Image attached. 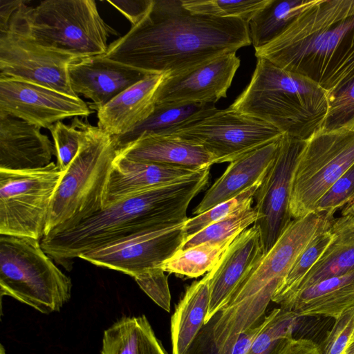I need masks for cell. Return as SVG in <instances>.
I'll return each mask as SVG.
<instances>
[{
	"instance_id": "obj_17",
	"label": "cell",
	"mask_w": 354,
	"mask_h": 354,
	"mask_svg": "<svg viewBox=\"0 0 354 354\" xmlns=\"http://www.w3.org/2000/svg\"><path fill=\"white\" fill-rule=\"evenodd\" d=\"M148 75L104 55L77 60L68 68L73 91L91 100L90 108L96 111Z\"/></svg>"
},
{
	"instance_id": "obj_6",
	"label": "cell",
	"mask_w": 354,
	"mask_h": 354,
	"mask_svg": "<svg viewBox=\"0 0 354 354\" xmlns=\"http://www.w3.org/2000/svg\"><path fill=\"white\" fill-rule=\"evenodd\" d=\"M9 25L37 44L77 59L104 55L108 37L116 34L102 19L93 0H47L35 8L24 3Z\"/></svg>"
},
{
	"instance_id": "obj_26",
	"label": "cell",
	"mask_w": 354,
	"mask_h": 354,
	"mask_svg": "<svg viewBox=\"0 0 354 354\" xmlns=\"http://www.w3.org/2000/svg\"><path fill=\"white\" fill-rule=\"evenodd\" d=\"M208 272L189 286L171 318L172 354H185L203 325L209 304Z\"/></svg>"
},
{
	"instance_id": "obj_9",
	"label": "cell",
	"mask_w": 354,
	"mask_h": 354,
	"mask_svg": "<svg viewBox=\"0 0 354 354\" xmlns=\"http://www.w3.org/2000/svg\"><path fill=\"white\" fill-rule=\"evenodd\" d=\"M62 174L54 162L32 169H0V234L42 239Z\"/></svg>"
},
{
	"instance_id": "obj_30",
	"label": "cell",
	"mask_w": 354,
	"mask_h": 354,
	"mask_svg": "<svg viewBox=\"0 0 354 354\" xmlns=\"http://www.w3.org/2000/svg\"><path fill=\"white\" fill-rule=\"evenodd\" d=\"M330 226L331 224L319 234L299 256L276 290L272 301L282 306L291 299L301 280L332 241L333 233Z\"/></svg>"
},
{
	"instance_id": "obj_38",
	"label": "cell",
	"mask_w": 354,
	"mask_h": 354,
	"mask_svg": "<svg viewBox=\"0 0 354 354\" xmlns=\"http://www.w3.org/2000/svg\"><path fill=\"white\" fill-rule=\"evenodd\" d=\"M160 267L145 270L133 277L140 288L167 312L171 309V294L168 275Z\"/></svg>"
},
{
	"instance_id": "obj_31",
	"label": "cell",
	"mask_w": 354,
	"mask_h": 354,
	"mask_svg": "<svg viewBox=\"0 0 354 354\" xmlns=\"http://www.w3.org/2000/svg\"><path fill=\"white\" fill-rule=\"evenodd\" d=\"M257 218V212L249 205L208 225L200 232L187 236L180 248L185 250L190 247L208 241H221L238 235Z\"/></svg>"
},
{
	"instance_id": "obj_41",
	"label": "cell",
	"mask_w": 354,
	"mask_h": 354,
	"mask_svg": "<svg viewBox=\"0 0 354 354\" xmlns=\"http://www.w3.org/2000/svg\"><path fill=\"white\" fill-rule=\"evenodd\" d=\"M274 308L267 316H263L256 324L244 330L238 337L232 354H247L259 333L266 327L277 313Z\"/></svg>"
},
{
	"instance_id": "obj_16",
	"label": "cell",
	"mask_w": 354,
	"mask_h": 354,
	"mask_svg": "<svg viewBox=\"0 0 354 354\" xmlns=\"http://www.w3.org/2000/svg\"><path fill=\"white\" fill-rule=\"evenodd\" d=\"M264 255L260 232L255 225L235 237L208 272L210 297L205 324L226 305Z\"/></svg>"
},
{
	"instance_id": "obj_24",
	"label": "cell",
	"mask_w": 354,
	"mask_h": 354,
	"mask_svg": "<svg viewBox=\"0 0 354 354\" xmlns=\"http://www.w3.org/2000/svg\"><path fill=\"white\" fill-rule=\"evenodd\" d=\"M330 228L333 233L332 241L301 280L291 299L317 282L354 270V216L341 215L333 218Z\"/></svg>"
},
{
	"instance_id": "obj_46",
	"label": "cell",
	"mask_w": 354,
	"mask_h": 354,
	"mask_svg": "<svg viewBox=\"0 0 354 354\" xmlns=\"http://www.w3.org/2000/svg\"><path fill=\"white\" fill-rule=\"evenodd\" d=\"M344 129H350V130H354V122L349 127H348L347 128H344Z\"/></svg>"
},
{
	"instance_id": "obj_27",
	"label": "cell",
	"mask_w": 354,
	"mask_h": 354,
	"mask_svg": "<svg viewBox=\"0 0 354 354\" xmlns=\"http://www.w3.org/2000/svg\"><path fill=\"white\" fill-rule=\"evenodd\" d=\"M102 354H167L145 315L123 317L104 332Z\"/></svg>"
},
{
	"instance_id": "obj_39",
	"label": "cell",
	"mask_w": 354,
	"mask_h": 354,
	"mask_svg": "<svg viewBox=\"0 0 354 354\" xmlns=\"http://www.w3.org/2000/svg\"><path fill=\"white\" fill-rule=\"evenodd\" d=\"M354 335V306L346 310L335 319L333 326L325 338L320 354H344Z\"/></svg>"
},
{
	"instance_id": "obj_42",
	"label": "cell",
	"mask_w": 354,
	"mask_h": 354,
	"mask_svg": "<svg viewBox=\"0 0 354 354\" xmlns=\"http://www.w3.org/2000/svg\"><path fill=\"white\" fill-rule=\"evenodd\" d=\"M277 354H320L319 346L307 339H287Z\"/></svg>"
},
{
	"instance_id": "obj_44",
	"label": "cell",
	"mask_w": 354,
	"mask_h": 354,
	"mask_svg": "<svg viewBox=\"0 0 354 354\" xmlns=\"http://www.w3.org/2000/svg\"><path fill=\"white\" fill-rule=\"evenodd\" d=\"M341 215H351L354 216V192L346 205L341 209Z\"/></svg>"
},
{
	"instance_id": "obj_11",
	"label": "cell",
	"mask_w": 354,
	"mask_h": 354,
	"mask_svg": "<svg viewBox=\"0 0 354 354\" xmlns=\"http://www.w3.org/2000/svg\"><path fill=\"white\" fill-rule=\"evenodd\" d=\"M76 57L44 47L15 26L0 33V75L47 87L68 95L69 66Z\"/></svg>"
},
{
	"instance_id": "obj_33",
	"label": "cell",
	"mask_w": 354,
	"mask_h": 354,
	"mask_svg": "<svg viewBox=\"0 0 354 354\" xmlns=\"http://www.w3.org/2000/svg\"><path fill=\"white\" fill-rule=\"evenodd\" d=\"M48 129L53 139L56 165L62 172H64L77 156L85 138V122L76 117L71 125L59 121Z\"/></svg>"
},
{
	"instance_id": "obj_20",
	"label": "cell",
	"mask_w": 354,
	"mask_h": 354,
	"mask_svg": "<svg viewBox=\"0 0 354 354\" xmlns=\"http://www.w3.org/2000/svg\"><path fill=\"white\" fill-rule=\"evenodd\" d=\"M198 171L115 157L106 182L103 209L149 189L170 183Z\"/></svg>"
},
{
	"instance_id": "obj_37",
	"label": "cell",
	"mask_w": 354,
	"mask_h": 354,
	"mask_svg": "<svg viewBox=\"0 0 354 354\" xmlns=\"http://www.w3.org/2000/svg\"><path fill=\"white\" fill-rule=\"evenodd\" d=\"M354 192V165L342 175L318 201L315 211L334 216L342 209Z\"/></svg>"
},
{
	"instance_id": "obj_28",
	"label": "cell",
	"mask_w": 354,
	"mask_h": 354,
	"mask_svg": "<svg viewBox=\"0 0 354 354\" xmlns=\"http://www.w3.org/2000/svg\"><path fill=\"white\" fill-rule=\"evenodd\" d=\"M316 0H268L248 23L251 44L262 48L281 35Z\"/></svg>"
},
{
	"instance_id": "obj_43",
	"label": "cell",
	"mask_w": 354,
	"mask_h": 354,
	"mask_svg": "<svg viewBox=\"0 0 354 354\" xmlns=\"http://www.w3.org/2000/svg\"><path fill=\"white\" fill-rule=\"evenodd\" d=\"M24 3L23 0H0V33L8 30L12 17Z\"/></svg>"
},
{
	"instance_id": "obj_10",
	"label": "cell",
	"mask_w": 354,
	"mask_h": 354,
	"mask_svg": "<svg viewBox=\"0 0 354 354\" xmlns=\"http://www.w3.org/2000/svg\"><path fill=\"white\" fill-rule=\"evenodd\" d=\"M284 133L271 124L228 107L169 135L204 147L215 163L231 162Z\"/></svg>"
},
{
	"instance_id": "obj_36",
	"label": "cell",
	"mask_w": 354,
	"mask_h": 354,
	"mask_svg": "<svg viewBox=\"0 0 354 354\" xmlns=\"http://www.w3.org/2000/svg\"><path fill=\"white\" fill-rule=\"evenodd\" d=\"M299 317L292 311L279 308L273 319L257 336L247 354H259L282 339L293 337Z\"/></svg>"
},
{
	"instance_id": "obj_1",
	"label": "cell",
	"mask_w": 354,
	"mask_h": 354,
	"mask_svg": "<svg viewBox=\"0 0 354 354\" xmlns=\"http://www.w3.org/2000/svg\"><path fill=\"white\" fill-rule=\"evenodd\" d=\"M251 45L248 24L194 13L182 0H153L143 19L104 57L147 74L177 75Z\"/></svg>"
},
{
	"instance_id": "obj_23",
	"label": "cell",
	"mask_w": 354,
	"mask_h": 354,
	"mask_svg": "<svg viewBox=\"0 0 354 354\" xmlns=\"http://www.w3.org/2000/svg\"><path fill=\"white\" fill-rule=\"evenodd\" d=\"M354 306V270L317 282L298 292L282 310L299 317L325 316L337 319Z\"/></svg>"
},
{
	"instance_id": "obj_4",
	"label": "cell",
	"mask_w": 354,
	"mask_h": 354,
	"mask_svg": "<svg viewBox=\"0 0 354 354\" xmlns=\"http://www.w3.org/2000/svg\"><path fill=\"white\" fill-rule=\"evenodd\" d=\"M230 108L306 140L323 129L328 94L308 77L257 58L250 83Z\"/></svg>"
},
{
	"instance_id": "obj_7",
	"label": "cell",
	"mask_w": 354,
	"mask_h": 354,
	"mask_svg": "<svg viewBox=\"0 0 354 354\" xmlns=\"http://www.w3.org/2000/svg\"><path fill=\"white\" fill-rule=\"evenodd\" d=\"M72 281L34 238L0 234V292L44 314L59 311Z\"/></svg>"
},
{
	"instance_id": "obj_32",
	"label": "cell",
	"mask_w": 354,
	"mask_h": 354,
	"mask_svg": "<svg viewBox=\"0 0 354 354\" xmlns=\"http://www.w3.org/2000/svg\"><path fill=\"white\" fill-rule=\"evenodd\" d=\"M183 6L194 13L223 18L240 19L246 23L268 0H182Z\"/></svg>"
},
{
	"instance_id": "obj_25",
	"label": "cell",
	"mask_w": 354,
	"mask_h": 354,
	"mask_svg": "<svg viewBox=\"0 0 354 354\" xmlns=\"http://www.w3.org/2000/svg\"><path fill=\"white\" fill-rule=\"evenodd\" d=\"M217 109L214 104H156L151 114L129 132L112 136L117 151L138 139L147 136H167Z\"/></svg>"
},
{
	"instance_id": "obj_5",
	"label": "cell",
	"mask_w": 354,
	"mask_h": 354,
	"mask_svg": "<svg viewBox=\"0 0 354 354\" xmlns=\"http://www.w3.org/2000/svg\"><path fill=\"white\" fill-rule=\"evenodd\" d=\"M85 130L54 193L44 236L71 229L103 209L104 189L118 151L112 136L100 127L85 123Z\"/></svg>"
},
{
	"instance_id": "obj_2",
	"label": "cell",
	"mask_w": 354,
	"mask_h": 354,
	"mask_svg": "<svg viewBox=\"0 0 354 354\" xmlns=\"http://www.w3.org/2000/svg\"><path fill=\"white\" fill-rule=\"evenodd\" d=\"M255 56L333 94L354 78V0H316Z\"/></svg>"
},
{
	"instance_id": "obj_29",
	"label": "cell",
	"mask_w": 354,
	"mask_h": 354,
	"mask_svg": "<svg viewBox=\"0 0 354 354\" xmlns=\"http://www.w3.org/2000/svg\"><path fill=\"white\" fill-rule=\"evenodd\" d=\"M226 240L205 242L189 248L180 249L160 268L165 272L190 278L209 272L236 236Z\"/></svg>"
},
{
	"instance_id": "obj_13",
	"label": "cell",
	"mask_w": 354,
	"mask_h": 354,
	"mask_svg": "<svg viewBox=\"0 0 354 354\" xmlns=\"http://www.w3.org/2000/svg\"><path fill=\"white\" fill-rule=\"evenodd\" d=\"M305 140L283 134L275 158L255 192L254 208L265 254L274 246L292 218L290 212L291 182Z\"/></svg>"
},
{
	"instance_id": "obj_35",
	"label": "cell",
	"mask_w": 354,
	"mask_h": 354,
	"mask_svg": "<svg viewBox=\"0 0 354 354\" xmlns=\"http://www.w3.org/2000/svg\"><path fill=\"white\" fill-rule=\"evenodd\" d=\"M354 122V78L328 96L324 130L347 128Z\"/></svg>"
},
{
	"instance_id": "obj_47",
	"label": "cell",
	"mask_w": 354,
	"mask_h": 354,
	"mask_svg": "<svg viewBox=\"0 0 354 354\" xmlns=\"http://www.w3.org/2000/svg\"><path fill=\"white\" fill-rule=\"evenodd\" d=\"M0 354H6L5 350L2 345H1V350H0Z\"/></svg>"
},
{
	"instance_id": "obj_18",
	"label": "cell",
	"mask_w": 354,
	"mask_h": 354,
	"mask_svg": "<svg viewBox=\"0 0 354 354\" xmlns=\"http://www.w3.org/2000/svg\"><path fill=\"white\" fill-rule=\"evenodd\" d=\"M53 156L54 143L39 127L0 113V169L41 168L51 162Z\"/></svg>"
},
{
	"instance_id": "obj_40",
	"label": "cell",
	"mask_w": 354,
	"mask_h": 354,
	"mask_svg": "<svg viewBox=\"0 0 354 354\" xmlns=\"http://www.w3.org/2000/svg\"><path fill=\"white\" fill-rule=\"evenodd\" d=\"M107 2L120 12L130 21L131 26H135L148 13L153 0H122Z\"/></svg>"
},
{
	"instance_id": "obj_14",
	"label": "cell",
	"mask_w": 354,
	"mask_h": 354,
	"mask_svg": "<svg viewBox=\"0 0 354 354\" xmlns=\"http://www.w3.org/2000/svg\"><path fill=\"white\" fill-rule=\"evenodd\" d=\"M93 111L79 97L0 75V113L48 129L66 118L88 117Z\"/></svg>"
},
{
	"instance_id": "obj_19",
	"label": "cell",
	"mask_w": 354,
	"mask_h": 354,
	"mask_svg": "<svg viewBox=\"0 0 354 354\" xmlns=\"http://www.w3.org/2000/svg\"><path fill=\"white\" fill-rule=\"evenodd\" d=\"M281 138L230 162L225 172L206 192L193 213L201 214L237 196L261 181L277 156Z\"/></svg>"
},
{
	"instance_id": "obj_34",
	"label": "cell",
	"mask_w": 354,
	"mask_h": 354,
	"mask_svg": "<svg viewBox=\"0 0 354 354\" xmlns=\"http://www.w3.org/2000/svg\"><path fill=\"white\" fill-rule=\"evenodd\" d=\"M262 180L237 196L220 203L194 217L188 218L185 223L186 238L200 232L216 221L249 205H252L254 202L255 192L261 183Z\"/></svg>"
},
{
	"instance_id": "obj_12",
	"label": "cell",
	"mask_w": 354,
	"mask_h": 354,
	"mask_svg": "<svg viewBox=\"0 0 354 354\" xmlns=\"http://www.w3.org/2000/svg\"><path fill=\"white\" fill-rule=\"evenodd\" d=\"M185 222L137 232L88 251L79 258L134 277L160 267L182 248L186 239Z\"/></svg>"
},
{
	"instance_id": "obj_15",
	"label": "cell",
	"mask_w": 354,
	"mask_h": 354,
	"mask_svg": "<svg viewBox=\"0 0 354 354\" xmlns=\"http://www.w3.org/2000/svg\"><path fill=\"white\" fill-rule=\"evenodd\" d=\"M240 63L236 53H230L192 70L166 75L158 88L156 104H214L226 97Z\"/></svg>"
},
{
	"instance_id": "obj_3",
	"label": "cell",
	"mask_w": 354,
	"mask_h": 354,
	"mask_svg": "<svg viewBox=\"0 0 354 354\" xmlns=\"http://www.w3.org/2000/svg\"><path fill=\"white\" fill-rule=\"evenodd\" d=\"M209 169L124 198L71 229L44 236L41 245L69 270L72 260L88 251L137 232L185 222L189 204L208 184Z\"/></svg>"
},
{
	"instance_id": "obj_45",
	"label": "cell",
	"mask_w": 354,
	"mask_h": 354,
	"mask_svg": "<svg viewBox=\"0 0 354 354\" xmlns=\"http://www.w3.org/2000/svg\"><path fill=\"white\" fill-rule=\"evenodd\" d=\"M344 354H354V335L350 340Z\"/></svg>"
},
{
	"instance_id": "obj_22",
	"label": "cell",
	"mask_w": 354,
	"mask_h": 354,
	"mask_svg": "<svg viewBox=\"0 0 354 354\" xmlns=\"http://www.w3.org/2000/svg\"><path fill=\"white\" fill-rule=\"evenodd\" d=\"M117 155L133 161L192 171L215 164L214 157L202 146L169 136L142 137L118 151Z\"/></svg>"
},
{
	"instance_id": "obj_8",
	"label": "cell",
	"mask_w": 354,
	"mask_h": 354,
	"mask_svg": "<svg viewBox=\"0 0 354 354\" xmlns=\"http://www.w3.org/2000/svg\"><path fill=\"white\" fill-rule=\"evenodd\" d=\"M353 165L354 130L322 129L306 140L292 178V218L315 212L324 194Z\"/></svg>"
},
{
	"instance_id": "obj_21",
	"label": "cell",
	"mask_w": 354,
	"mask_h": 354,
	"mask_svg": "<svg viewBox=\"0 0 354 354\" xmlns=\"http://www.w3.org/2000/svg\"><path fill=\"white\" fill-rule=\"evenodd\" d=\"M167 75L150 74L97 111V127L112 136L123 135L153 111L158 87Z\"/></svg>"
}]
</instances>
